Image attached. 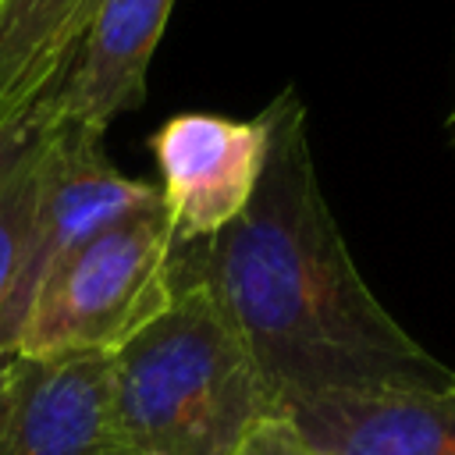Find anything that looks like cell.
Masks as SVG:
<instances>
[{
	"label": "cell",
	"instance_id": "cell-1",
	"mask_svg": "<svg viewBox=\"0 0 455 455\" xmlns=\"http://www.w3.org/2000/svg\"><path fill=\"white\" fill-rule=\"evenodd\" d=\"M263 114L270 142L249 206L213 238L178 252L238 327L274 398L448 384L455 370L430 355L355 270L313 167L299 92H277Z\"/></svg>",
	"mask_w": 455,
	"mask_h": 455
},
{
	"label": "cell",
	"instance_id": "cell-12",
	"mask_svg": "<svg viewBox=\"0 0 455 455\" xmlns=\"http://www.w3.org/2000/svg\"><path fill=\"white\" fill-rule=\"evenodd\" d=\"M444 128H448V139H451V146H455V103H451V110H448V117H444Z\"/></svg>",
	"mask_w": 455,
	"mask_h": 455
},
{
	"label": "cell",
	"instance_id": "cell-5",
	"mask_svg": "<svg viewBox=\"0 0 455 455\" xmlns=\"http://www.w3.org/2000/svg\"><path fill=\"white\" fill-rule=\"evenodd\" d=\"M270 124L256 117H228L206 110H185L167 117L149 139L160 171V210L174 235V245H196L224 231L252 199Z\"/></svg>",
	"mask_w": 455,
	"mask_h": 455
},
{
	"label": "cell",
	"instance_id": "cell-11",
	"mask_svg": "<svg viewBox=\"0 0 455 455\" xmlns=\"http://www.w3.org/2000/svg\"><path fill=\"white\" fill-rule=\"evenodd\" d=\"M235 455H313L295 434H291V427L274 412L270 419H263L238 448H235Z\"/></svg>",
	"mask_w": 455,
	"mask_h": 455
},
{
	"label": "cell",
	"instance_id": "cell-9",
	"mask_svg": "<svg viewBox=\"0 0 455 455\" xmlns=\"http://www.w3.org/2000/svg\"><path fill=\"white\" fill-rule=\"evenodd\" d=\"M100 0H0V124L60 82Z\"/></svg>",
	"mask_w": 455,
	"mask_h": 455
},
{
	"label": "cell",
	"instance_id": "cell-8",
	"mask_svg": "<svg viewBox=\"0 0 455 455\" xmlns=\"http://www.w3.org/2000/svg\"><path fill=\"white\" fill-rule=\"evenodd\" d=\"M174 0H100L60 82L43 103L53 121L107 132V124L142 107L146 71L164 39Z\"/></svg>",
	"mask_w": 455,
	"mask_h": 455
},
{
	"label": "cell",
	"instance_id": "cell-10",
	"mask_svg": "<svg viewBox=\"0 0 455 455\" xmlns=\"http://www.w3.org/2000/svg\"><path fill=\"white\" fill-rule=\"evenodd\" d=\"M43 142H46V117L39 103L18 114L14 121L0 124V370L11 359L4 345V327L36 206Z\"/></svg>",
	"mask_w": 455,
	"mask_h": 455
},
{
	"label": "cell",
	"instance_id": "cell-3",
	"mask_svg": "<svg viewBox=\"0 0 455 455\" xmlns=\"http://www.w3.org/2000/svg\"><path fill=\"white\" fill-rule=\"evenodd\" d=\"M174 249L160 203L110 224L39 284L11 355H114L171 306Z\"/></svg>",
	"mask_w": 455,
	"mask_h": 455
},
{
	"label": "cell",
	"instance_id": "cell-2",
	"mask_svg": "<svg viewBox=\"0 0 455 455\" xmlns=\"http://www.w3.org/2000/svg\"><path fill=\"white\" fill-rule=\"evenodd\" d=\"M124 455H235L277 412L238 327L174 249V299L110 355Z\"/></svg>",
	"mask_w": 455,
	"mask_h": 455
},
{
	"label": "cell",
	"instance_id": "cell-6",
	"mask_svg": "<svg viewBox=\"0 0 455 455\" xmlns=\"http://www.w3.org/2000/svg\"><path fill=\"white\" fill-rule=\"evenodd\" d=\"M0 455H124L110 355H11L0 370Z\"/></svg>",
	"mask_w": 455,
	"mask_h": 455
},
{
	"label": "cell",
	"instance_id": "cell-7",
	"mask_svg": "<svg viewBox=\"0 0 455 455\" xmlns=\"http://www.w3.org/2000/svg\"><path fill=\"white\" fill-rule=\"evenodd\" d=\"M277 416L313 455H455V377L430 387L281 395Z\"/></svg>",
	"mask_w": 455,
	"mask_h": 455
},
{
	"label": "cell",
	"instance_id": "cell-4",
	"mask_svg": "<svg viewBox=\"0 0 455 455\" xmlns=\"http://www.w3.org/2000/svg\"><path fill=\"white\" fill-rule=\"evenodd\" d=\"M43 117H46V142H43L36 206L4 327L7 355L14 352V334L39 284L53 274V267H60L75 249H82L110 224L160 203L149 181L128 178L107 160L103 132L71 121H53L46 110Z\"/></svg>",
	"mask_w": 455,
	"mask_h": 455
}]
</instances>
